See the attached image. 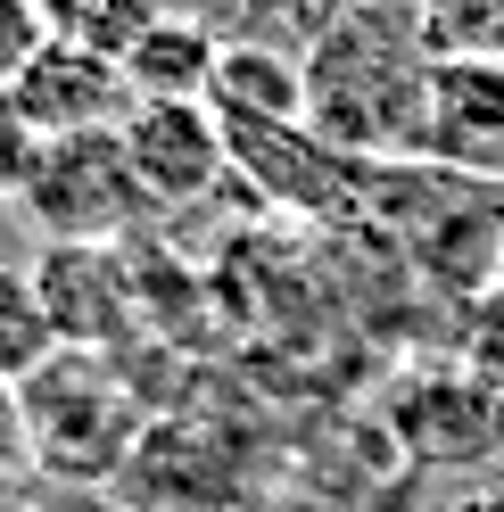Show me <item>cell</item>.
<instances>
[{"instance_id":"cell-1","label":"cell","mask_w":504,"mask_h":512,"mask_svg":"<svg viewBox=\"0 0 504 512\" xmlns=\"http://www.w3.org/2000/svg\"><path fill=\"white\" fill-rule=\"evenodd\" d=\"M430 34L422 17H389L381 0L331 25L306 58V124L339 157H381V149H422L430 116Z\"/></svg>"},{"instance_id":"cell-2","label":"cell","mask_w":504,"mask_h":512,"mask_svg":"<svg viewBox=\"0 0 504 512\" xmlns=\"http://www.w3.org/2000/svg\"><path fill=\"white\" fill-rule=\"evenodd\" d=\"M25 405V430H34V463L50 479H108L133 463V438H141V405L133 389L116 380L108 356H83V347H58V356L17 389Z\"/></svg>"},{"instance_id":"cell-3","label":"cell","mask_w":504,"mask_h":512,"mask_svg":"<svg viewBox=\"0 0 504 512\" xmlns=\"http://www.w3.org/2000/svg\"><path fill=\"white\" fill-rule=\"evenodd\" d=\"M141 182L133 157H124V133H58L42 149L34 182L17 190V215L34 223L50 248H116L141 215Z\"/></svg>"},{"instance_id":"cell-4","label":"cell","mask_w":504,"mask_h":512,"mask_svg":"<svg viewBox=\"0 0 504 512\" xmlns=\"http://www.w3.org/2000/svg\"><path fill=\"white\" fill-rule=\"evenodd\" d=\"M389 430L430 471H496L504 455V397L471 364H414L389 389Z\"/></svg>"},{"instance_id":"cell-5","label":"cell","mask_w":504,"mask_h":512,"mask_svg":"<svg viewBox=\"0 0 504 512\" xmlns=\"http://www.w3.org/2000/svg\"><path fill=\"white\" fill-rule=\"evenodd\" d=\"M116 133H124V157H133V182H141L149 207H191V199H207V190L232 174L224 116H215L207 100H191V108L141 100Z\"/></svg>"},{"instance_id":"cell-6","label":"cell","mask_w":504,"mask_h":512,"mask_svg":"<svg viewBox=\"0 0 504 512\" xmlns=\"http://www.w3.org/2000/svg\"><path fill=\"white\" fill-rule=\"evenodd\" d=\"M232 141V174L248 190H265L273 207H298V215H339L356 207V174L314 124H224Z\"/></svg>"},{"instance_id":"cell-7","label":"cell","mask_w":504,"mask_h":512,"mask_svg":"<svg viewBox=\"0 0 504 512\" xmlns=\"http://www.w3.org/2000/svg\"><path fill=\"white\" fill-rule=\"evenodd\" d=\"M422 157L463 174H504V58H430Z\"/></svg>"},{"instance_id":"cell-8","label":"cell","mask_w":504,"mask_h":512,"mask_svg":"<svg viewBox=\"0 0 504 512\" xmlns=\"http://www.w3.org/2000/svg\"><path fill=\"white\" fill-rule=\"evenodd\" d=\"M34 281L50 298L58 347H83V356H108V347L133 331V314H141L133 256H116V248H42Z\"/></svg>"},{"instance_id":"cell-9","label":"cell","mask_w":504,"mask_h":512,"mask_svg":"<svg viewBox=\"0 0 504 512\" xmlns=\"http://www.w3.org/2000/svg\"><path fill=\"white\" fill-rule=\"evenodd\" d=\"M9 108L34 124V133H116L133 116V91H124V67L100 50H75V42H50L34 67L17 75Z\"/></svg>"},{"instance_id":"cell-10","label":"cell","mask_w":504,"mask_h":512,"mask_svg":"<svg viewBox=\"0 0 504 512\" xmlns=\"http://www.w3.org/2000/svg\"><path fill=\"white\" fill-rule=\"evenodd\" d=\"M207 108L224 124H306V58L257 34H224Z\"/></svg>"},{"instance_id":"cell-11","label":"cell","mask_w":504,"mask_h":512,"mask_svg":"<svg viewBox=\"0 0 504 512\" xmlns=\"http://www.w3.org/2000/svg\"><path fill=\"white\" fill-rule=\"evenodd\" d=\"M215 50H224V34H215V25H199V17H157L149 34L116 58V67H124L133 108H141V100L191 108V100H207V83H215Z\"/></svg>"},{"instance_id":"cell-12","label":"cell","mask_w":504,"mask_h":512,"mask_svg":"<svg viewBox=\"0 0 504 512\" xmlns=\"http://www.w3.org/2000/svg\"><path fill=\"white\" fill-rule=\"evenodd\" d=\"M58 356V323L34 265H0V389H25Z\"/></svg>"},{"instance_id":"cell-13","label":"cell","mask_w":504,"mask_h":512,"mask_svg":"<svg viewBox=\"0 0 504 512\" xmlns=\"http://www.w3.org/2000/svg\"><path fill=\"white\" fill-rule=\"evenodd\" d=\"M42 17H50V42L124 58L157 17H166V0H42Z\"/></svg>"},{"instance_id":"cell-14","label":"cell","mask_w":504,"mask_h":512,"mask_svg":"<svg viewBox=\"0 0 504 512\" xmlns=\"http://www.w3.org/2000/svg\"><path fill=\"white\" fill-rule=\"evenodd\" d=\"M422 34L438 58H496L504 50V0H414Z\"/></svg>"},{"instance_id":"cell-15","label":"cell","mask_w":504,"mask_h":512,"mask_svg":"<svg viewBox=\"0 0 504 512\" xmlns=\"http://www.w3.org/2000/svg\"><path fill=\"white\" fill-rule=\"evenodd\" d=\"M356 9H372V0H248L240 25H248L257 42H273V34H306V42H323L331 25H348Z\"/></svg>"},{"instance_id":"cell-16","label":"cell","mask_w":504,"mask_h":512,"mask_svg":"<svg viewBox=\"0 0 504 512\" xmlns=\"http://www.w3.org/2000/svg\"><path fill=\"white\" fill-rule=\"evenodd\" d=\"M42 50H50V17H42V0H0V100L17 91V75L34 67Z\"/></svg>"},{"instance_id":"cell-17","label":"cell","mask_w":504,"mask_h":512,"mask_svg":"<svg viewBox=\"0 0 504 512\" xmlns=\"http://www.w3.org/2000/svg\"><path fill=\"white\" fill-rule=\"evenodd\" d=\"M42 463H34V430H25V405H17V389H0V512H17V496H25V479H34Z\"/></svg>"},{"instance_id":"cell-18","label":"cell","mask_w":504,"mask_h":512,"mask_svg":"<svg viewBox=\"0 0 504 512\" xmlns=\"http://www.w3.org/2000/svg\"><path fill=\"white\" fill-rule=\"evenodd\" d=\"M471 372H488L496 397H504V281L480 298V314H471Z\"/></svg>"},{"instance_id":"cell-19","label":"cell","mask_w":504,"mask_h":512,"mask_svg":"<svg viewBox=\"0 0 504 512\" xmlns=\"http://www.w3.org/2000/svg\"><path fill=\"white\" fill-rule=\"evenodd\" d=\"M455 512H504V471H471V488L455 496Z\"/></svg>"},{"instance_id":"cell-20","label":"cell","mask_w":504,"mask_h":512,"mask_svg":"<svg viewBox=\"0 0 504 512\" xmlns=\"http://www.w3.org/2000/svg\"><path fill=\"white\" fill-rule=\"evenodd\" d=\"M248 0H166V17H199V25H215V17H240Z\"/></svg>"}]
</instances>
